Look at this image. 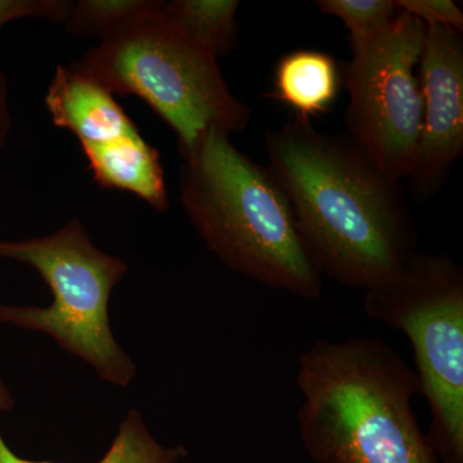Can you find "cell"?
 I'll use <instances>...</instances> for the list:
<instances>
[{"mask_svg":"<svg viewBox=\"0 0 463 463\" xmlns=\"http://www.w3.org/2000/svg\"><path fill=\"white\" fill-rule=\"evenodd\" d=\"M419 79L421 133L408 181L413 200L426 203L440 192L463 154L462 33L426 26Z\"/></svg>","mask_w":463,"mask_h":463,"instance_id":"obj_8","label":"cell"},{"mask_svg":"<svg viewBox=\"0 0 463 463\" xmlns=\"http://www.w3.org/2000/svg\"><path fill=\"white\" fill-rule=\"evenodd\" d=\"M395 5L425 26L450 27L462 33L463 12L452 0H395Z\"/></svg>","mask_w":463,"mask_h":463,"instance_id":"obj_17","label":"cell"},{"mask_svg":"<svg viewBox=\"0 0 463 463\" xmlns=\"http://www.w3.org/2000/svg\"><path fill=\"white\" fill-rule=\"evenodd\" d=\"M365 315L403 332L413 349L431 444L463 461V269L447 254L414 252L388 281L365 291Z\"/></svg>","mask_w":463,"mask_h":463,"instance_id":"obj_5","label":"cell"},{"mask_svg":"<svg viewBox=\"0 0 463 463\" xmlns=\"http://www.w3.org/2000/svg\"><path fill=\"white\" fill-rule=\"evenodd\" d=\"M179 197L207 249L230 269L298 298L321 297L322 273L285 191L231 134L210 129L183 156Z\"/></svg>","mask_w":463,"mask_h":463,"instance_id":"obj_3","label":"cell"},{"mask_svg":"<svg viewBox=\"0 0 463 463\" xmlns=\"http://www.w3.org/2000/svg\"><path fill=\"white\" fill-rule=\"evenodd\" d=\"M12 127H14V120H12L11 109H9L7 80L0 70V152L3 151L8 141Z\"/></svg>","mask_w":463,"mask_h":463,"instance_id":"obj_18","label":"cell"},{"mask_svg":"<svg viewBox=\"0 0 463 463\" xmlns=\"http://www.w3.org/2000/svg\"><path fill=\"white\" fill-rule=\"evenodd\" d=\"M45 106L53 124L74 134L81 146L139 133L111 91L71 66H57Z\"/></svg>","mask_w":463,"mask_h":463,"instance_id":"obj_9","label":"cell"},{"mask_svg":"<svg viewBox=\"0 0 463 463\" xmlns=\"http://www.w3.org/2000/svg\"><path fill=\"white\" fill-rule=\"evenodd\" d=\"M69 0H0V27L18 18H45L65 23L74 8Z\"/></svg>","mask_w":463,"mask_h":463,"instance_id":"obj_16","label":"cell"},{"mask_svg":"<svg viewBox=\"0 0 463 463\" xmlns=\"http://www.w3.org/2000/svg\"><path fill=\"white\" fill-rule=\"evenodd\" d=\"M316 5L322 14L344 24L352 51L376 38L398 14L395 0H317Z\"/></svg>","mask_w":463,"mask_h":463,"instance_id":"obj_14","label":"cell"},{"mask_svg":"<svg viewBox=\"0 0 463 463\" xmlns=\"http://www.w3.org/2000/svg\"><path fill=\"white\" fill-rule=\"evenodd\" d=\"M339 88L336 61L323 52L301 50L279 60L272 96L294 109L295 116L310 121L331 108Z\"/></svg>","mask_w":463,"mask_h":463,"instance_id":"obj_11","label":"cell"},{"mask_svg":"<svg viewBox=\"0 0 463 463\" xmlns=\"http://www.w3.org/2000/svg\"><path fill=\"white\" fill-rule=\"evenodd\" d=\"M264 145L322 276L368 291L403 269L417 233L401 182L346 136L318 132L298 116L268 130Z\"/></svg>","mask_w":463,"mask_h":463,"instance_id":"obj_1","label":"cell"},{"mask_svg":"<svg viewBox=\"0 0 463 463\" xmlns=\"http://www.w3.org/2000/svg\"><path fill=\"white\" fill-rule=\"evenodd\" d=\"M114 96L145 100L190 154L210 129L240 133L251 109L225 83L218 56L172 16L165 2L151 5L71 65Z\"/></svg>","mask_w":463,"mask_h":463,"instance_id":"obj_4","label":"cell"},{"mask_svg":"<svg viewBox=\"0 0 463 463\" xmlns=\"http://www.w3.org/2000/svg\"><path fill=\"white\" fill-rule=\"evenodd\" d=\"M165 5L172 16L216 56L236 47L237 0H173Z\"/></svg>","mask_w":463,"mask_h":463,"instance_id":"obj_13","label":"cell"},{"mask_svg":"<svg viewBox=\"0 0 463 463\" xmlns=\"http://www.w3.org/2000/svg\"><path fill=\"white\" fill-rule=\"evenodd\" d=\"M0 258L33 267L53 295L47 307L0 304V322L45 332L102 379L127 388L136 365L112 335L109 301L128 265L97 249L76 219L50 236L0 241Z\"/></svg>","mask_w":463,"mask_h":463,"instance_id":"obj_6","label":"cell"},{"mask_svg":"<svg viewBox=\"0 0 463 463\" xmlns=\"http://www.w3.org/2000/svg\"><path fill=\"white\" fill-rule=\"evenodd\" d=\"M81 148L99 185L130 192L157 212L169 209L160 154L141 133Z\"/></svg>","mask_w":463,"mask_h":463,"instance_id":"obj_10","label":"cell"},{"mask_svg":"<svg viewBox=\"0 0 463 463\" xmlns=\"http://www.w3.org/2000/svg\"><path fill=\"white\" fill-rule=\"evenodd\" d=\"M14 407L11 394L0 381V411H8ZM185 456L184 448H165L160 446L149 435L142 421L141 414L130 411L127 419L118 428L114 443L108 455L99 463H178ZM0 463H52L35 462L20 458L9 449L5 439L0 435Z\"/></svg>","mask_w":463,"mask_h":463,"instance_id":"obj_12","label":"cell"},{"mask_svg":"<svg viewBox=\"0 0 463 463\" xmlns=\"http://www.w3.org/2000/svg\"><path fill=\"white\" fill-rule=\"evenodd\" d=\"M152 0H80L75 3L67 32L79 38L99 36L100 41L138 17Z\"/></svg>","mask_w":463,"mask_h":463,"instance_id":"obj_15","label":"cell"},{"mask_svg":"<svg viewBox=\"0 0 463 463\" xmlns=\"http://www.w3.org/2000/svg\"><path fill=\"white\" fill-rule=\"evenodd\" d=\"M426 26L404 12L352 51L345 70L346 134L390 178H410L422 121L419 65Z\"/></svg>","mask_w":463,"mask_h":463,"instance_id":"obj_7","label":"cell"},{"mask_svg":"<svg viewBox=\"0 0 463 463\" xmlns=\"http://www.w3.org/2000/svg\"><path fill=\"white\" fill-rule=\"evenodd\" d=\"M298 430L326 463H435L412 401L420 383L374 337L318 340L298 358Z\"/></svg>","mask_w":463,"mask_h":463,"instance_id":"obj_2","label":"cell"}]
</instances>
